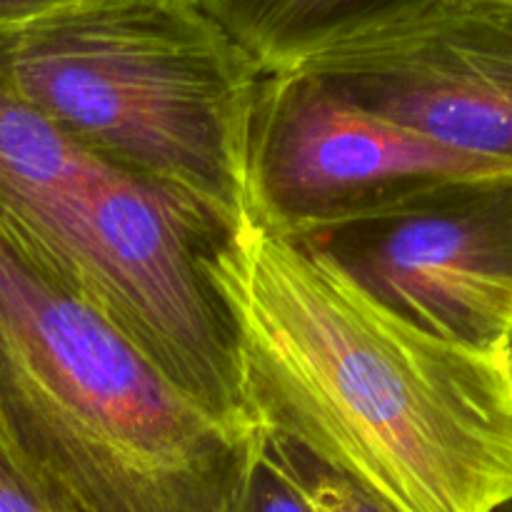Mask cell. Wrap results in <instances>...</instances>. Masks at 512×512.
Wrapping results in <instances>:
<instances>
[{
    "label": "cell",
    "instance_id": "obj_9",
    "mask_svg": "<svg viewBox=\"0 0 512 512\" xmlns=\"http://www.w3.org/2000/svg\"><path fill=\"white\" fill-rule=\"evenodd\" d=\"M203 8L263 65L275 63L333 25L380 0H200Z\"/></svg>",
    "mask_w": 512,
    "mask_h": 512
},
{
    "label": "cell",
    "instance_id": "obj_13",
    "mask_svg": "<svg viewBox=\"0 0 512 512\" xmlns=\"http://www.w3.org/2000/svg\"><path fill=\"white\" fill-rule=\"evenodd\" d=\"M63 3H70V0H0V25L30 18Z\"/></svg>",
    "mask_w": 512,
    "mask_h": 512
},
{
    "label": "cell",
    "instance_id": "obj_5",
    "mask_svg": "<svg viewBox=\"0 0 512 512\" xmlns=\"http://www.w3.org/2000/svg\"><path fill=\"white\" fill-rule=\"evenodd\" d=\"M313 75L350 103L512 165V15L473 0H380L268 73Z\"/></svg>",
    "mask_w": 512,
    "mask_h": 512
},
{
    "label": "cell",
    "instance_id": "obj_10",
    "mask_svg": "<svg viewBox=\"0 0 512 512\" xmlns=\"http://www.w3.org/2000/svg\"><path fill=\"white\" fill-rule=\"evenodd\" d=\"M263 433V430H260ZM265 435L270 455L280 465L290 483L298 488L305 503L313 512H393L385 508L380 500L365 493L358 483L345 478L343 473L333 470L330 465L320 463L318 458L308 455L305 450L295 448L293 443L275 435Z\"/></svg>",
    "mask_w": 512,
    "mask_h": 512
},
{
    "label": "cell",
    "instance_id": "obj_8",
    "mask_svg": "<svg viewBox=\"0 0 512 512\" xmlns=\"http://www.w3.org/2000/svg\"><path fill=\"white\" fill-rule=\"evenodd\" d=\"M108 168L0 83V225L63 283L73 220Z\"/></svg>",
    "mask_w": 512,
    "mask_h": 512
},
{
    "label": "cell",
    "instance_id": "obj_7",
    "mask_svg": "<svg viewBox=\"0 0 512 512\" xmlns=\"http://www.w3.org/2000/svg\"><path fill=\"white\" fill-rule=\"evenodd\" d=\"M293 240L418 328L510 358L512 173L460 180L403 210Z\"/></svg>",
    "mask_w": 512,
    "mask_h": 512
},
{
    "label": "cell",
    "instance_id": "obj_16",
    "mask_svg": "<svg viewBox=\"0 0 512 512\" xmlns=\"http://www.w3.org/2000/svg\"><path fill=\"white\" fill-rule=\"evenodd\" d=\"M510 363H512V345H510Z\"/></svg>",
    "mask_w": 512,
    "mask_h": 512
},
{
    "label": "cell",
    "instance_id": "obj_1",
    "mask_svg": "<svg viewBox=\"0 0 512 512\" xmlns=\"http://www.w3.org/2000/svg\"><path fill=\"white\" fill-rule=\"evenodd\" d=\"M243 410L393 512L512 503V363L418 328L253 205L205 245Z\"/></svg>",
    "mask_w": 512,
    "mask_h": 512
},
{
    "label": "cell",
    "instance_id": "obj_12",
    "mask_svg": "<svg viewBox=\"0 0 512 512\" xmlns=\"http://www.w3.org/2000/svg\"><path fill=\"white\" fill-rule=\"evenodd\" d=\"M0 512H75L0 430Z\"/></svg>",
    "mask_w": 512,
    "mask_h": 512
},
{
    "label": "cell",
    "instance_id": "obj_2",
    "mask_svg": "<svg viewBox=\"0 0 512 512\" xmlns=\"http://www.w3.org/2000/svg\"><path fill=\"white\" fill-rule=\"evenodd\" d=\"M0 430L75 512H225L255 433L165 378L3 225Z\"/></svg>",
    "mask_w": 512,
    "mask_h": 512
},
{
    "label": "cell",
    "instance_id": "obj_6",
    "mask_svg": "<svg viewBox=\"0 0 512 512\" xmlns=\"http://www.w3.org/2000/svg\"><path fill=\"white\" fill-rule=\"evenodd\" d=\"M512 173L350 103L313 75L265 73L250 205L290 238L403 210L448 185Z\"/></svg>",
    "mask_w": 512,
    "mask_h": 512
},
{
    "label": "cell",
    "instance_id": "obj_4",
    "mask_svg": "<svg viewBox=\"0 0 512 512\" xmlns=\"http://www.w3.org/2000/svg\"><path fill=\"white\" fill-rule=\"evenodd\" d=\"M225 228L163 188L108 168L68 233L65 283L180 390L250 425L228 318L200 265Z\"/></svg>",
    "mask_w": 512,
    "mask_h": 512
},
{
    "label": "cell",
    "instance_id": "obj_15",
    "mask_svg": "<svg viewBox=\"0 0 512 512\" xmlns=\"http://www.w3.org/2000/svg\"><path fill=\"white\" fill-rule=\"evenodd\" d=\"M495 512H512V503H508V505H503V508H498Z\"/></svg>",
    "mask_w": 512,
    "mask_h": 512
},
{
    "label": "cell",
    "instance_id": "obj_11",
    "mask_svg": "<svg viewBox=\"0 0 512 512\" xmlns=\"http://www.w3.org/2000/svg\"><path fill=\"white\" fill-rule=\"evenodd\" d=\"M225 512H313L288 475L270 455L265 435L255 428Z\"/></svg>",
    "mask_w": 512,
    "mask_h": 512
},
{
    "label": "cell",
    "instance_id": "obj_3",
    "mask_svg": "<svg viewBox=\"0 0 512 512\" xmlns=\"http://www.w3.org/2000/svg\"><path fill=\"white\" fill-rule=\"evenodd\" d=\"M0 83L215 223L250 205L265 70L200 0H70L0 25Z\"/></svg>",
    "mask_w": 512,
    "mask_h": 512
},
{
    "label": "cell",
    "instance_id": "obj_14",
    "mask_svg": "<svg viewBox=\"0 0 512 512\" xmlns=\"http://www.w3.org/2000/svg\"><path fill=\"white\" fill-rule=\"evenodd\" d=\"M473 3L488 5V8L503 10V13H510L512 15V0H473Z\"/></svg>",
    "mask_w": 512,
    "mask_h": 512
}]
</instances>
